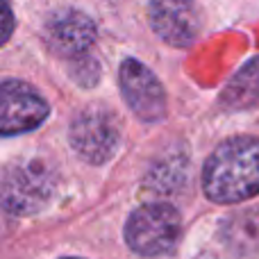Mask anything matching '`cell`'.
I'll list each match as a JSON object with an SVG mask.
<instances>
[{
    "label": "cell",
    "mask_w": 259,
    "mask_h": 259,
    "mask_svg": "<svg viewBox=\"0 0 259 259\" xmlns=\"http://www.w3.org/2000/svg\"><path fill=\"white\" fill-rule=\"evenodd\" d=\"M202 191L219 205H234L259 193V139L237 137L221 143L202 170Z\"/></svg>",
    "instance_id": "obj_1"
},
{
    "label": "cell",
    "mask_w": 259,
    "mask_h": 259,
    "mask_svg": "<svg viewBox=\"0 0 259 259\" xmlns=\"http://www.w3.org/2000/svg\"><path fill=\"white\" fill-rule=\"evenodd\" d=\"M182 221L175 207L150 202L132 211L125 223V241L143 257H159L170 252L180 241Z\"/></svg>",
    "instance_id": "obj_2"
},
{
    "label": "cell",
    "mask_w": 259,
    "mask_h": 259,
    "mask_svg": "<svg viewBox=\"0 0 259 259\" xmlns=\"http://www.w3.org/2000/svg\"><path fill=\"white\" fill-rule=\"evenodd\" d=\"M55 191V175L41 159H30L9 168L0 184L3 205L14 214H34L50 200Z\"/></svg>",
    "instance_id": "obj_3"
},
{
    "label": "cell",
    "mask_w": 259,
    "mask_h": 259,
    "mask_svg": "<svg viewBox=\"0 0 259 259\" xmlns=\"http://www.w3.org/2000/svg\"><path fill=\"white\" fill-rule=\"evenodd\" d=\"M121 141V127L112 112L103 107H89L71 123V143L77 155L91 164H103L116 152Z\"/></svg>",
    "instance_id": "obj_4"
},
{
    "label": "cell",
    "mask_w": 259,
    "mask_h": 259,
    "mask_svg": "<svg viewBox=\"0 0 259 259\" xmlns=\"http://www.w3.org/2000/svg\"><path fill=\"white\" fill-rule=\"evenodd\" d=\"M48 103L34 87L18 80L0 82V137H14L39 127L48 118Z\"/></svg>",
    "instance_id": "obj_5"
},
{
    "label": "cell",
    "mask_w": 259,
    "mask_h": 259,
    "mask_svg": "<svg viewBox=\"0 0 259 259\" xmlns=\"http://www.w3.org/2000/svg\"><path fill=\"white\" fill-rule=\"evenodd\" d=\"M121 94L139 121L159 123L166 116V94L159 80L137 59L121 64Z\"/></svg>",
    "instance_id": "obj_6"
},
{
    "label": "cell",
    "mask_w": 259,
    "mask_h": 259,
    "mask_svg": "<svg viewBox=\"0 0 259 259\" xmlns=\"http://www.w3.org/2000/svg\"><path fill=\"white\" fill-rule=\"evenodd\" d=\"M44 39L57 57L77 59L84 57L96 41V25L87 14L66 9L48 18L44 27Z\"/></svg>",
    "instance_id": "obj_7"
},
{
    "label": "cell",
    "mask_w": 259,
    "mask_h": 259,
    "mask_svg": "<svg viewBox=\"0 0 259 259\" xmlns=\"http://www.w3.org/2000/svg\"><path fill=\"white\" fill-rule=\"evenodd\" d=\"M150 25L168 46L187 48L198 39L200 16L193 0H150Z\"/></svg>",
    "instance_id": "obj_8"
},
{
    "label": "cell",
    "mask_w": 259,
    "mask_h": 259,
    "mask_svg": "<svg viewBox=\"0 0 259 259\" xmlns=\"http://www.w3.org/2000/svg\"><path fill=\"white\" fill-rule=\"evenodd\" d=\"M223 103L230 109L252 107L259 103V57L239 68V73L230 80L228 89L223 91Z\"/></svg>",
    "instance_id": "obj_9"
},
{
    "label": "cell",
    "mask_w": 259,
    "mask_h": 259,
    "mask_svg": "<svg viewBox=\"0 0 259 259\" xmlns=\"http://www.w3.org/2000/svg\"><path fill=\"white\" fill-rule=\"evenodd\" d=\"M14 32V14L7 0H0V46L7 44Z\"/></svg>",
    "instance_id": "obj_10"
}]
</instances>
